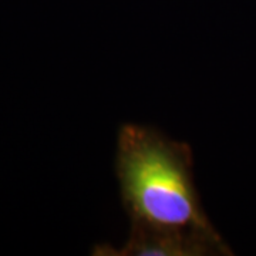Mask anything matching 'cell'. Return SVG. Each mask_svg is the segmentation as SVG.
Returning <instances> with one entry per match:
<instances>
[{
  "label": "cell",
  "mask_w": 256,
  "mask_h": 256,
  "mask_svg": "<svg viewBox=\"0 0 256 256\" xmlns=\"http://www.w3.org/2000/svg\"><path fill=\"white\" fill-rule=\"evenodd\" d=\"M116 176L131 222L216 234L194 180L190 144L154 127L126 122L118 130Z\"/></svg>",
  "instance_id": "obj_1"
},
{
  "label": "cell",
  "mask_w": 256,
  "mask_h": 256,
  "mask_svg": "<svg viewBox=\"0 0 256 256\" xmlns=\"http://www.w3.org/2000/svg\"><path fill=\"white\" fill-rule=\"evenodd\" d=\"M96 256H224L232 255L220 234L191 229L162 228L146 222H131L128 239L121 248L101 244Z\"/></svg>",
  "instance_id": "obj_2"
}]
</instances>
